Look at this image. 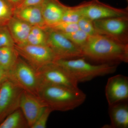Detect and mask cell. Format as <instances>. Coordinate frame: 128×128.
Masks as SVG:
<instances>
[{
	"label": "cell",
	"mask_w": 128,
	"mask_h": 128,
	"mask_svg": "<svg viewBox=\"0 0 128 128\" xmlns=\"http://www.w3.org/2000/svg\"><path fill=\"white\" fill-rule=\"evenodd\" d=\"M83 57L103 63H128V44L102 34L89 36L82 48Z\"/></svg>",
	"instance_id": "6da1fadb"
},
{
	"label": "cell",
	"mask_w": 128,
	"mask_h": 128,
	"mask_svg": "<svg viewBox=\"0 0 128 128\" xmlns=\"http://www.w3.org/2000/svg\"><path fill=\"white\" fill-rule=\"evenodd\" d=\"M38 96L53 111L66 112L84 103L86 95L80 89L55 85L42 84Z\"/></svg>",
	"instance_id": "7a4b0ae2"
},
{
	"label": "cell",
	"mask_w": 128,
	"mask_h": 128,
	"mask_svg": "<svg viewBox=\"0 0 128 128\" xmlns=\"http://www.w3.org/2000/svg\"><path fill=\"white\" fill-rule=\"evenodd\" d=\"M62 66L78 82L91 80L98 76L112 74L116 70L118 63H103L92 64L84 57L69 60H59L54 62Z\"/></svg>",
	"instance_id": "3957f363"
},
{
	"label": "cell",
	"mask_w": 128,
	"mask_h": 128,
	"mask_svg": "<svg viewBox=\"0 0 128 128\" xmlns=\"http://www.w3.org/2000/svg\"><path fill=\"white\" fill-rule=\"evenodd\" d=\"M7 76L23 90L38 96L41 84L38 72L20 56Z\"/></svg>",
	"instance_id": "277c9868"
},
{
	"label": "cell",
	"mask_w": 128,
	"mask_h": 128,
	"mask_svg": "<svg viewBox=\"0 0 128 128\" xmlns=\"http://www.w3.org/2000/svg\"><path fill=\"white\" fill-rule=\"evenodd\" d=\"M46 45L51 50L56 60H69L83 57L81 49L61 33L50 28L45 29Z\"/></svg>",
	"instance_id": "5b68a950"
},
{
	"label": "cell",
	"mask_w": 128,
	"mask_h": 128,
	"mask_svg": "<svg viewBox=\"0 0 128 128\" xmlns=\"http://www.w3.org/2000/svg\"><path fill=\"white\" fill-rule=\"evenodd\" d=\"M18 55L36 70L55 61V56L47 46L28 44L14 45Z\"/></svg>",
	"instance_id": "8992f818"
},
{
	"label": "cell",
	"mask_w": 128,
	"mask_h": 128,
	"mask_svg": "<svg viewBox=\"0 0 128 128\" xmlns=\"http://www.w3.org/2000/svg\"><path fill=\"white\" fill-rule=\"evenodd\" d=\"M23 90L8 78L0 84V124L9 114L20 108Z\"/></svg>",
	"instance_id": "52a82bcc"
},
{
	"label": "cell",
	"mask_w": 128,
	"mask_h": 128,
	"mask_svg": "<svg viewBox=\"0 0 128 128\" xmlns=\"http://www.w3.org/2000/svg\"><path fill=\"white\" fill-rule=\"evenodd\" d=\"M100 34L128 44V17H114L93 21Z\"/></svg>",
	"instance_id": "ba28073f"
},
{
	"label": "cell",
	"mask_w": 128,
	"mask_h": 128,
	"mask_svg": "<svg viewBox=\"0 0 128 128\" xmlns=\"http://www.w3.org/2000/svg\"><path fill=\"white\" fill-rule=\"evenodd\" d=\"M82 17L92 21L114 17L128 16V8L118 9L92 0L75 6Z\"/></svg>",
	"instance_id": "9c48e42d"
},
{
	"label": "cell",
	"mask_w": 128,
	"mask_h": 128,
	"mask_svg": "<svg viewBox=\"0 0 128 128\" xmlns=\"http://www.w3.org/2000/svg\"><path fill=\"white\" fill-rule=\"evenodd\" d=\"M37 72L41 85L79 88L78 82L66 70L54 62L46 65Z\"/></svg>",
	"instance_id": "30bf717a"
},
{
	"label": "cell",
	"mask_w": 128,
	"mask_h": 128,
	"mask_svg": "<svg viewBox=\"0 0 128 128\" xmlns=\"http://www.w3.org/2000/svg\"><path fill=\"white\" fill-rule=\"evenodd\" d=\"M105 96L108 106L128 99V78L118 74L109 78L105 86Z\"/></svg>",
	"instance_id": "8fae6325"
},
{
	"label": "cell",
	"mask_w": 128,
	"mask_h": 128,
	"mask_svg": "<svg viewBox=\"0 0 128 128\" xmlns=\"http://www.w3.org/2000/svg\"><path fill=\"white\" fill-rule=\"evenodd\" d=\"M48 107L39 96L23 90L20 102V108L32 128L44 108Z\"/></svg>",
	"instance_id": "7c38bea8"
},
{
	"label": "cell",
	"mask_w": 128,
	"mask_h": 128,
	"mask_svg": "<svg viewBox=\"0 0 128 128\" xmlns=\"http://www.w3.org/2000/svg\"><path fill=\"white\" fill-rule=\"evenodd\" d=\"M67 6L59 0H45L41 4L42 14L47 28L62 20Z\"/></svg>",
	"instance_id": "4fadbf2b"
},
{
	"label": "cell",
	"mask_w": 128,
	"mask_h": 128,
	"mask_svg": "<svg viewBox=\"0 0 128 128\" xmlns=\"http://www.w3.org/2000/svg\"><path fill=\"white\" fill-rule=\"evenodd\" d=\"M14 16L32 26L38 27L44 30L47 28L42 14L41 4L15 9Z\"/></svg>",
	"instance_id": "5bb4252c"
},
{
	"label": "cell",
	"mask_w": 128,
	"mask_h": 128,
	"mask_svg": "<svg viewBox=\"0 0 128 128\" xmlns=\"http://www.w3.org/2000/svg\"><path fill=\"white\" fill-rule=\"evenodd\" d=\"M127 101L109 106L108 114L111 124L108 128H128V104Z\"/></svg>",
	"instance_id": "9a60e30c"
},
{
	"label": "cell",
	"mask_w": 128,
	"mask_h": 128,
	"mask_svg": "<svg viewBox=\"0 0 128 128\" xmlns=\"http://www.w3.org/2000/svg\"><path fill=\"white\" fill-rule=\"evenodd\" d=\"M6 26L15 44L19 45L26 43L32 26L14 16Z\"/></svg>",
	"instance_id": "2e32d148"
},
{
	"label": "cell",
	"mask_w": 128,
	"mask_h": 128,
	"mask_svg": "<svg viewBox=\"0 0 128 128\" xmlns=\"http://www.w3.org/2000/svg\"><path fill=\"white\" fill-rule=\"evenodd\" d=\"M28 128V122L20 108L9 114L0 124V128Z\"/></svg>",
	"instance_id": "e0dca14e"
},
{
	"label": "cell",
	"mask_w": 128,
	"mask_h": 128,
	"mask_svg": "<svg viewBox=\"0 0 128 128\" xmlns=\"http://www.w3.org/2000/svg\"><path fill=\"white\" fill-rule=\"evenodd\" d=\"M18 57L14 47L0 48V66L7 73L15 65Z\"/></svg>",
	"instance_id": "ac0fdd59"
},
{
	"label": "cell",
	"mask_w": 128,
	"mask_h": 128,
	"mask_svg": "<svg viewBox=\"0 0 128 128\" xmlns=\"http://www.w3.org/2000/svg\"><path fill=\"white\" fill-rule=\"evenodd\" d=\"M26 44L34 45L47 46L45 30L38 27L32 26Z\"/></svg>",
	"instance_id": "d6986e66"
},
{
	"label": "cell",
	"mask_w": 128,
	"mask_h": 128,
	"mask_svg": "<svg viewBox=\"0 0 128 128\" xmlns=\"http://www.w3.org/2000/svg\"><path fill=\"white\" fill-rule=\"evenodd\" d=\"M15 8L8 0H0V26L7 25L14 16Z\"/></svg>",
	"instance_id": "ffe728a7"
},
{
	"label": "cell",
	"mask_w": 128,
	"mask_h": 128,
	"mask_svg": "<svg viewBox=\"0 0 128 128\" xmlns=\"http://www.w3.org/2000/svg\"><path fill=\"white\" fill-rule=\"evenodd\" d=\"M62 34L66 38L81 49L86 42L89 36L80 29L72 32Z\"/></svg>",
	"instance_id": "44dd1931"
},
{
	"label": "cell",
	"mask_w": 128,
	"mask_h": 128,
	"mask_svg": "<svg viewBox=\"0 0 128 128\" xmlns=\"http://www.w3.org/2000/svg\"><path fill=\"white\" fill-rule=\"evenodd\" d=\"M48 28H50L62 33H68L80 30L77 23L60 21Z\"/></svg>",
	"instance_id": "7402d4cb"
},
{
	"label": "cell",
	"mask_w": 128,
	"mask_h": 128,
	"mask_svg": "<svg viewBox=\"0 0 128 128\" xmlns=\"http://www.w3.org/2000/svg\"><path fill=\"white\" fill-rule=\"evenodd\" d=\"M80 30H82L89 36L100 34L94 26L93 21L88 18L82 17L77 22Z\"/></svg>",
	"instance_id": "603a6c76"
},
{
	"label": "cell",
	"mask_w": 128,
	"mask_h": 128,
	"mask_svg": "<svg viewBox=\"0 0 128 128\" xmlns=\"http://www.w3.org/2000/svg\"><path fill=\"white\" fill-rule=\"evenodd\" d=\"M15 44L6 25L0 26V48L14 47Z\"/></svg>",
	"instance_id": "cb8c5ba5"
},
{
	"label": "cell",
	"mask_w": 128,
	"mask_h": 128,
	"mask_svg": "<svg viewBox=\"0 0 128 128\" xmlns=\"http://www.w3.org/2000/svg\"><path fill=\"white\" fill-rule=\"evenodd\" d=\"M82 17L75 6H67L64 12L61 21L77 23Z\"/></svg>",
	"instance_id": "d4e9b609"
},
{
	"label": "cell",
	"mask_w": 128,
	"mask_h": 128,
	"mask_svg": "<svg viewBox=\"0 0 128 128\" xmlns=\"http://www.w3.org/2000/svg\"><path fill=\"white\" fill-rule=\"evenodd\" d=\"M53 112L49 107H46L31 128H46L50 114Z\"/></svg>",
	"instance_id": "484cf974"
},
{
	"label": "cell",
	"mask_w": 128,
	"mask_h": 128,
	"mask_svg": "<svg viewBox=\"0 0 128 128\" xmlns=\"http://www.w3.org/2000/svg\"><path fill=\"white\" fill-rule=\"evenodd\" d=\"M45 0H24L22 2L16 9H20L30 6L41 5Z\"/></svg>",
	"instance_id": "4316f807"
},
{
	"label": "cell",
	"mask_w": 128,
	"mask_h": 128,
	"mask_svg": "<svg viewBox=\"0 0 128 128\" xmlns=\"http://www.w3.org/2000/svg\"><path fill=\"white\" fill-rule=\"evenodd\" d=\"M8 0L11 4L15 9L24 0Z\"/></svg>",
	"instance_id": "83f0119b"
},
{
	"label": "cell",
	"mask_w": 128,
	"mask_h": 128,
	"mask_svg": "<svg viewBox=\"0 0 128 128\" xmlns=\"http://www.w3.org/2000/svg\"><path fill=\"white\" fill-rule=\"evenodd\" d=\"M7 77V73L0 66V84Z\"/></svg>",
	"instance_id": "f1b7e54d"
},
{
	"label": "cell",
	"mask_w": 128,
	"mask_h": 128,
	"mask_svg": "<svg viewBox=\"0 0 128 128\" xmlns=\"http://www.w3.org/2000/svg\"><path fill=\"white\" fill-rule=\"evenodd\" d=\"M127 0V1H128V0Z\"/></svg>",
	"instance_id": "f546056e"
}]
</instances>
